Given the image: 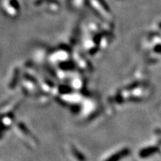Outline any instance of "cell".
<instances>
[{
	"label": "cell",
	"instance_id": "6da1fadb",
	"mask_svg": "<svg viewBox=\"0 0 161 161\" xmlns=\"http://www.w3.org/2000/svg\"><path fill=\"white\" fill-rule=\"evenodd\" d=\"M159 151V148L158 147H149L146 148L142 149V151L139 153V156L142 159H146L147 157L151 156V155H155Z\"/></svg>",
	"mask_w": 161,
	"mask_h": 161
},
{
	"label": "cell",
	"instance_id": "7a4b0ae2",
	"mask_svg": "<svg viewBox=\"0 0 161 161\" xmlns=\"http://www.w3.org/2000/svg\"><path fill=\"white\" fill-rule=\"evenodd\" d=\"M130 152H131V151H130L129 149H123L122 151L115 153L114 155H111V156L109 157L108 159H106L105 161H119L123 159V158H124V157L127 156V155L130 154Z\"/></svg>",
	"mask_w": 161,
	"mask_h": 161
},
{
	"label": "cell",
	"instance_id": "3957f363",
	"mask_svg": "<svg viewBox=\"0 0 161 161\" xmlns=\"http://www.w3.org/2000/svg\"><path fill=\"white\" fill-rule=\"evenodd\" d=\"M72 154L74 155V156L76 157V159H77L78 161H86V157L84 156L83 154L80 152V151L77 150L76 148H75L74 147H72Z\"/></svg>",
	"mask_w": 161,
	"mask_h": 161
},
{
	"label": "cell",
	"instance_id": "277c9868",
	"mask_svg": "<svg viewBox=\"0 0 161 161\" xmlns=\"http://www.w3.org/2000/svg\"><path fill=\"white\" fill-rule=\"evenodd\" d=\"M160 25H161V23H160Z\"/></svg>",
	"mask_w": 161,
	"mask_h": 161
}]
</instances>
